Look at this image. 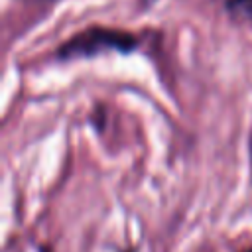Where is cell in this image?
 <instances>
[{"label":"cell","mask_w":252,"mask_h":252,"mask_svg":"<svg viewBox=\"0 0 252 252\" xmlns=\"http://www.w3.org/2000/svg\"><path fill=\"white\" fill-rule=\"evenodd\" d=\"M244 252H252V246H250V248H246V250H244Z\"/></svg>","instance_id":"277c9868"},{"label":"cell","mask_w":252,"mask_h":252,"mask_svg":"<svg viewBox=\"0 0 252 252\" xmlns=\"http://www.w3.org/2000/svg\"><path fill=\"white\" fill-rule=\"evenodd\" d=\"M224 10L234 18H242L252 22V0H224Z\"/></svg>","instance_id":"7a4b0ae2"},{"label":"cell","mask_w":252,"mask_h":252,"mask_svg":"<svg viewBox=\"0 0 252 252\" xmlns=\"http://www.w3.org/2000/svg\"><path fill=\"white\" fill-rule=\"evenodd\" d=\"M39 2H53V0H39Z\"/></svg>","instance_id":"5b68a950"},{"label":"cell","mask_w":252,"mask_h":252,"mask_svg":"<svg viewBox=\"0 0 252 252\" xmlns=\"http://www.w3.org/2000/svg\"><path fill=\"white\" fill-rule=\"evenodd\" d=\"M89 122H91V126H93L96 132H102V130H104L106 112H104L102 104H96V108H93V112H91V116H89Z\"/></svg>","instance_id":"3957f363"},{"label":"cell","mask_w":252,"mask_h":252,"mask_svg":"<svg viewBox=\"0 0 252 252\" xmlns=\"http://www.w3.org/2000/svg\"><path fill=\"white\" fill-rule=\"evenodd\" d=\"M128 252H134V250H128Z\"/></svg>","instance_id":"8992f818"},{"label":"cell","mask_w":252,"mask_h":252,"mask_svg":"<svg viewBox=\"0 0 252 252\" xmlns=\"http://www.w3.org/2000/svg\"><path fill=\"white\" fill-rule=\"evenodd\" d=\"M140 47V37L128 30L110 28V26H87L67 39H63L55 51L53 57L57 61H75V59H91L98 57L102 53H134Z\"/></svg>","instance_id":"6da1fadb"}]
</instances>
